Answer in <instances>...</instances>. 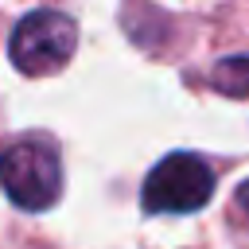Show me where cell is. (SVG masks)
Returning <instances> with one entry per match:
<instances>
[{"mask_svg": "<svg viewBox=\"0 0 249 249\" xmlns=\"http://www.w3.org/2000/svg\"><path fill=\"white\" fill-rule=\"evenodd\" d=\"M214 195V171L195 152H171L163 156L140 191L144 214H195Z\"/></svg>", "mask_w": 249, "mask_h": 249, "instance_id": "2", "label": "cell"}, {"mask_svg": "<svg viewBox=\"0 0 249 249\" xmlns=\"http://www.w3.org/2000/svg\"><path fill=\"white\" fill-rule=\"evenodd\" d=\"M74 47H78V27L70 16L62 12H51V8H39L31 16H23L16 27H12V39H8V58L16 62L19 74H54L62 70L70 58H74Z\"/></svg>", "mask_w": 249, "mask_h": 249, "instance_id": "3", "label": "cell"}, {"mask_svg": "<svg viewBox=\"0 0 249 249\" xmlns=\"http://www.w3.org/2000/svg\"><path fill=\"white\" fill-rule=\"evenodd\" d=\"M233 206H237V214L245 218V226H249V179L237 187V195H233Z\"/></svg>", "mask_w": 249, "mask_h": 249, "instance_id": "5", "label": "cell"}, {"mask_svg": "<svg viewBox=\"0 0 249 249\" xmlns=\"http://www.w3.org/2000/svg\"><path fill=\"white\" fill-rule=\"evenodd\" d=\"M0 187L19 210H47L62 195V163L47 140H16L0 152Z\"/></svg>", "mask_w": 249, "mask_h": 249, "instance_id": "1", "label": "cell"}, {"mask_svg": "<svg viewBox=\"0 0 249 249\" xmlns=\"http://www.w3.org/2000/svg\"><path fill=\"white\" fill-rule=\"evenodd\" d=\"M214 86H222L230 97L249 93V58H222L214 70Z\"/></svg>", "mask_w": 249, "mask_h": 249, "instance_id": "4", "label": "cell"}]
</instances>
